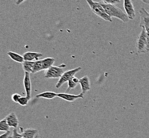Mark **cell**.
Segmentation results:
<instances>
[{"label":"cell","mask_w":149,"mask_h":138,"mask_svg":"<svg viewBox=\"0 0 149 138\" xmlns=\"http://www.w3.org/2000/svg\"><path fill=\"white\" fill-rule=\"evenodd\" d=\"M10 131L5 132L3 134L0 135V138H9L10 137Z\"/></svg>","instance_id":"obj_26"},{"label":"cell","mask_w":149,"mask_h":138,"mask_svg":"<svg viewBox=\"0 0 149 138\" xmlns=\"http://www.w3.org/2000/svg\"><path fill=\"white\" fill-rule=\"evenodd\" d=\"M24 85L26 91V97L31 100V92H32V85L30 78V73L25 72L24 78Z\"/></svg>","instance_id":"obj_8"},{"label":"cell","mask_w":149,"mask_h":138,"mask_svg":"<svg viewBox=\"0 0 149 138\" xmlns=\"http://www.w3.org/2000/svg\"><path fill=\"white\" fill-rule=\"evenodd\" d=\"M23 58L24 61L33 62V60L36 61H38L40 58L42 57L43 54L37 52H32V51H28L24 53L23 55Z\"/></svg>","instance_id":"obj_13"},{"label":"cell","mask_w":149,"mask_h":138,"mask_svg":"<svg viewBox=\"0 0 149 138\" xmlns=\"http://www.w3.org/2000/svg\"><path fill=\"white\" fill-rule=\"evenodd\" d=\"M23 138H34L39 135L38 130L36 128H28L23 129L22 127L20 128Z\"/></svg>","instance_id":"obj_11"},{"label":"cell","mask_w":149,"mask_h":138,"mask_svg":"<svg viewBox=\"0 0 149 138\" xmlns=\"http://www.w3.org/2000/svg\"><path fill=\"white\" fill-rule=\"evenodd\" d=\"M80 79L76 77H73L68 81V87L66 90V92H69L70 90L74 89L77 86L78 83H79Z\"/></svg>","instance_id":"obj_17"},{"label":"cell","mask_w":149,"mask_h":138,"mask_svg":"<svg viewBox=\"0 0 149 138\" xmlns=\"http://www.w3.org/2000/svg\"><path fill=\"white\" fill-rule=\"evenodd\" d=\"M43 70V67H42V60H38V61H34L33 69L32 73H36L39 71Z\"/></svg>","instance_id":"obj_20"},{"label":"cell","mask_w":149,"mask_h":138,"mask_svg":"<svg viewBox=\"0 0 149 138\" xmlns=\"http://www.w3.org/2000/svg\"><path fill=\"white\" fill-rule=\"evenodd\" d=\"M102 2L107 4H111V5H114L117 3H119L120 1L119 0H103Z\"/></svg>","instance_id":"obj_23"},{"label":"cell","mask_w":149,"mask_h":138,"mask_svg":"<svg viewBox=\"0 0 149 138\" xmlns=\"http://www.w3.org/2000/svg\"><path fill=\"white\" fill-rule=\"evenodd\" d=\"M136 49L138 53H145L146 50V32L144 27L137 38L136 44Z\"/></svg>","instance_id":"obj_3"},{"label":"cell","mask_w":149,"mask_h":138,"mask_svg":"<svg viewBox=\"0 0 149 138\" xmlns=\"http://www.w3.org/2000/svg\"><path fill=\"white\" fill-rule=\"evenodd\" d=\"M81 70L82 67H78L65 72L62 75V77L59 78L58 82L56 84V88L57 89L59 88L63 84L68 82L72 78L74 77L75 75L79 71H81Z\"/></svg>","instance_id":"obj_4"},{"label":"cell","mask_w":149,"mask_h":138,"mask_svg":"<svg viewBox=\"0 0 149 138\" xmlns=\"http://www.w3.org/2000/svg\"><path fill=\"white\" fill-rule=\"evenodd\" d=\"M29 98H27V97H21V98H20L18 103L20 105L22 106H26L29 102Z\"/></svg>","instance_id":"obj_21"},{"label":"cell","mask_w":149,"mask_h":138,"mask_svg":"<svg viewBox=\"0 0 149 138\" xmlns=\"http://www.w3.org/2000/svg\"><path fill=\"white\" fill-rule=\"evenodd\" d=\"M34 63V62L24 61L22 63V67L25 72L32 73Z\"/></svg>","instance_id":"obj_18"},{"label":"cell","mask_w":149,"mask_h":138,"mask_svg":"<svg viewBox=\"0 0 149 138\" xmlns=\"http://www.w3.org/2000/svg\"><path fill=\"white\" fill-rule=\"evenodd\" d=\"M65 65L62 64L58 67L52 66L48 69L45 74V78H60L62 75L64 73L63 68L65 67Z\"/></svg>","instance_id":"obj_5"},{"label":"cell","mask_w":149,"mask_h":138,"mask_svg":"<svg viewBox=\"0 0 149 138\" xmlns=\"http://www.w3.org/2000/svg\"><path fill=\"white\" fill-rule=\"evenodd\" d=\"M7 123L10 127L16 128L19 125V120L15 112H11L6 117Z\"/></svg>","instance_id":"obj_12"},{"label":"cell","mask_w":149,"mask_h":138,"mask_svg":"<svg viewBox=\"0 0 149 138\" xmlns=\"http://www.w3.org/2000/svg\"><path fill=\"white\" fill-rule=\"evenodd\" d=\"M0 131L6 132L10 131V127L7 123V119L6 117L0 121Z\"/></svg>","instance_id":"obj_19"},{"label":"cell","mask_w":149,"mask_h":138,"mask_svg":"<svg viewBox=\"0 0 149 138\" xmlns=\"http://www.w3.org/2000/svg\"><path fill=\"white\" fill-rule=\"evenodd\" d=\"M89 7L91 8V10L97 16L104 20L107 21L111 22L112 19L111 18L108 16L107 13H106L103 7L102 6L100 2H94L92 0H87Z\"/></svg>","instance_id":"obj_2"},{"label":"cell","mask_w":149,"mask_h":138,"mask_svg":"<svg viewBox=\"0 0 149 138\" xmlns=\"http://www.w3.org/2000/svg\"><path fill=\"white\" fill-rule=\"evenodd\" d=\"M7 54L13 61H15L16 62L22 64L24 62V59L23 58V56L19 54L18 53H15L13 51H9L7 53Z\"/></svg>","instance_id":"obj_16"},{"label":"cell","mask_w":149,"mask_h":138,"mask_svg":"<svg viewBox=\"0 0 149 138\" xmlns=\"http://www.w3.org/2000/svg\"><path fill=\"white\" fill-rule=\"evenodd\" d=\"M56 97H57V93L52 91H45L42 93H39L36 96L38 98H44L47 100H52Z\"/></svg>","instance_id":"obj_14"},{"label":"cell","mask_w":149,"mask_h":138,"mask_svg":"<svg viewBox=\"0 0 149 138\" xmlns=\"http://www.w3.org/2000/svg\"><path fill=\"white\" fill-rule=\"evenodd\" d=\"M34 138H40V136H39V135H37L36 136V137Z\"/></svg>","instance_id":"obj_27"},{"label":"cell","mask_w":149,"mask_h":138,"mask_svg":"<svg viewBox=\"0 0 149 138\" xmlns=\"http://www.w3.org/2000/svg\"><path fill=\"white\" fill-rule=\"evenodd\" d=\"M21 95L18 93H14L13 95L11 98L14 102L18 103V100L21 98Z\"/></svg>","instance_id":"obj_24"},{"label":"cell","mask_w":149,"mask_h":138,"mask_svg":"<svg viewBox=\"0 0 149 138\" xmlns=\"http://www.w3.org/2000/svg\"><path fill=\"white\" fill-rule=\"evenodd\" d=\"M9 138H23V136L22 133L21 134L18 133L16 129L15 128L13 131V134L9 137Z\"/></svg>","instance_id":"obj_22"},{"label":"cell","mask_w":149,"mask_h":138,"mask_svg":"<svg viewBox=\"0 0 149 138\" xmlns=\"http://www.w3.org/2000/svg\"><path fill=\"white\" fill-rule=\"evenodd\" d=\"M141 16V22L139 26L141 27H144L146 32H149V13L146 9L142 8L139 11Z\"/></svg>","instance_id":"obj_6"},{"label":"cell","mask_w":149,"mask_h":138,"mask_svg":"<svg viewBox=\"0 0 149 138\" xmlns=\"http://www.w3.org/2000/svg\"><path fill=\"white\" fill-rule=\"evenodd\" d=\"M79 84L81 87V93L84 95L88 91L91 90V81L87 76H85L84 77L80 79Z\"/></svg>","instance_id":"obj_9"},{"label":"cell","mask_w":149,"mask_h":138,"mask_svg":"<svg viewBox=\"0 0 149 138\" xmlns=\"http://www.w3.org/2000/svg\"><path fill=\"white\" fill-rule=\"evenodd\" d=\"M43 70H48L50 67L53 66L55 62V59L53 58H47L42 60Z\"/></svg>","instance_id":"obj_15"},{"label":"cell","mask_w":149,"mask_h":138,"mask_svg":"<svg viewBox=\"0 0 149 138\" xmlns=\"http://www.w3.org/2000/svg\"><path fill=\"white\" fill-rule=\"evenodd\" d=\"M57 97L69 102H74L75 100L80 99V98L81 99L84 98V95L81 93L79 94V95H71V94H68L66 93H57Z\"/></svg>","instance_id":"obj_10"},{"label":"cell","mask_w":149,"mask_h":138,"mask_svg":"<svg viewBox=\"0 0 149 138\" xmlns=\"http://www.w3.org/2000/svg\"><path fill=\"white\" fill-rule=\"evenodd\" d=\"M102 6L103 7L106 13L110 17L116 18L121 20L123 23H128L129 21V18L127 16L126 14L123 12V10L120 9L118 7H116L114 5L107 4L104 3L102 2H100Z\"/></svg>","instance_id":"obj_1"},{"label":"cell","mask_w":149,"mask_h":138,"mask_svg":"<svg viewBox=\"0 0 149 138\" xmlns=\"http://www.w3.org/2000/svg\"><path fill=\"white\" fill-rule=\"evenodd\" d=\"M146 50L149 51V32H146Z\"/></svg>","instance_id":"obj_25"},{"label":"cell","mask_w":149,"mask_h":138,"mask_svg":"<svg viewBox=\"0 0 149 138\" xmlns=\"http://www.w3.org/2000/svg\"><path fill=\"white\" fill-rule=\"evenodd\" d=\"M123 7L129 19H134L135 17V11L133 2L131 0H125L123 1Z\"/></svg>","instance_id":"obj_7"}]
</instances>
